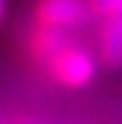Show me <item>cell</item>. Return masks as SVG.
I'll list each match as a JSON object with an SVG mask.
<instances>
[{
	"mask_svg": "<svg viewBox=\"0 0 122 124\" xmlns=\"http://www.w3.org/2000/svg\"><path fill=\"white\" fill-rule=\"evenodd\" d=\"M49 73L54 80H59L66 88H83L95 76V63L90 54L76 46H66L61 54H56L49 61Z\"/></svg>",
	"mask_w": 122,
	"mask_h": 124,
	"instance_id": "6da1fadb",
	"label": "cell"
},
{
	"mask_svg": "<svg viewBox=\"0 0 122 124\" xmlns=\"http://www.w3.org/2000/svg\"><path fill=\"white\" fill-rule=\"evenodd\" d=\"M90 5L88 0H39L37 3V20L46 29H71L88 20Z\"/></svg>",
	"mask_w": 122,
	"mask_h": 124,
	"instance_id": "7a4b0ae2",
	"label": "cell"
},
{
	"mask_svg": "<svg viewBox=\"0 0 122 124\" xmlns=\"http://www.w3.org/2000/svg\"><path fill=\"white\" fill-rule=\"evenodd\" d=\"M100 58L110 68H120L122 66V17H107V20H103V29H100Z\"/></svg>",
	"mask_w": 122,
	"mask_h": 124,
	"instance_id": "3957f363",
	"label": "cell"
},
{
	"mask_svg": "<svg viewBox=\"0 0 122 124\" xmlns=\"http://www.w3.org/2000/svg\"><path fill=\"white\" fill-rule=\"evenodd\" d=\"M64 49H66L64 37H61V32H56V29L39 27V29H34V32L29 34V39H27V51H29V56H32V58H44L46 63H49L56 54H61Z\"/></svg>",
	"mask_w": 122,
	"mask_h": 124,
	"instance_id": "277c9868",
	"label": "cell"
},
{
	"mask_svg": "<svg viewBox=\"0 0 122 124\" xmlns=\"http://www.w3.org/2000/svg\"><path fill=\"white\" fill-rule=\"evenodd\" d=\"M90 12L107 20V17H122V0H88Z\"/></svg>",
	"mask_w": 122,
	"mask_h": 124,
	"instance_id": "5b68a950",
	"label": "cell"
}]
</instances>
